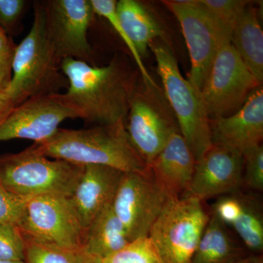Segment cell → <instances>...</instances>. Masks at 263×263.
Segmentation results:
<instances>
[{
  "mask_svg": "<svg viewBox=\"0 0 263 263\" xmlns=\"http://www.w3.org/2000/svg\"><path fill=\"white\" fill-rule=\"evenodd\" d=\"M61 70L68 86L66 98L80 118L97 125L124 122L138 87L136 72L127 59L116 56L110 63L98 67L65 58Z\"/></svg>",
  "mask_w": 263,
  "mask_h": 263,
  "instance_id": "obj_1",
  "label": "cell"
},
{
  "mask_svg": "<svg viewBox=\"0 0 263 263\" xmlns=\"http://www.w3.org/2000/svg\"><path fill=\"white\" fill-rule=\"evenodd\" d=\"M46 157L85 166H108L124 173H146L148 167L129 139L125 123L89 129H60L46 142L34 143Z\"/></svg>",
  "mask_w": 263,
  "mask_h": 263,
  "instance_id": "obj_2",
  "label": "cell"
},
{
  "mask_svg": "<svg viewBox=\"0 0 263 263\" xmlns=\"http://www.w3.org/2000/svg\"><path fill=\"white\" fill-rule=\"evenodd\" d=\"M61 62L46 32L44 6L37 2L34 4L32 27L13 53L11 83L7 91L16 105L32 97L67 89Z\"/></svg>",
  "mask_w": 263,
  "mask_h": 263,
  "instance_id": "obj_3",
  "label": "cell"
},
{
  "mask_svg": "<svg viewBox=\"0 0 263 263\" xmlns=\"http://www.w3.org/2000/svg\"><path fill=\"white\" fill-rule=\"evenodd\" d=\"M84 169V166L49 158L33 144L18 153L0 156V183L25 199L44 195L70 197Z\"/></svg>",
  "mask_w": 263,
  "mask_h": 263,
  "instance_id": "obj_4",
  "label": "cell"
},
{
  "mask_svg": "<svg viewBox=\"0 0 263 263\" xmlns=\"http://www.w3.org/2000/svg\"><path fill=\"white\" fill-rule=\"evenodd\" d=\"M149 48L180 133L197 162L213 145L210 119L201 93L181 75L172 50L162 38L151 43Z\"/></svg>",
  "mask_w": 263,
  "mask_h": 263,
  "instance_id": "obj_5",
  "label": "cell"
},
{
  "mask_svg": "<svg viewBox=\"0 0 263 263\" xmlns=\"http://www.w3.org/2000/svg\"><path fill=\"white\" fill-rule=\"evenodd\" d=\"M202 202L183 195L164 205L148 233L162 263H190L210 218Z\"/></svg>",
  "mask_w": 263,
  "mask_h": 263,
  "instance_id": "obj_6",
  "label": "cell"
},
{
  "mask_svg": "<svg viewBox=\"0 0 263 263\" xmlns=\"http://www.w3.org/2000/svg\"><path fill=\"white\" fill-rule=\"evenodd\" d=\"M16 226L27 241L62 248L83 247L84 230L70 197L28 199Z\"/></svg>",
  "mask_w": 263,
  "mask_h": 263,
  "instance_id": "obj_7",
  "label": "cell"
},
{
  "mask_svg": "<svg viewBox=\"0 0 263 263\" xmlns=\"http://www.w3.org/2000/svg\"><path fill=\"white\" fill-rule=\"evenodd\" d=\"M162 3L181 25L191 60L188 81L201 92L216 53L221 46L231 43V41L200 0H167Z\"/></svg>",
  "mask_w": 263,
  "mask_h": 263,
  "instance_id": "obj_8",
  "label": "cell"
},
{
  "mask_svg": "<svg viewBox=\"0 0 263 263\" xmlns=\"http://www.w3.org/2000/svg\"><path fill=\"white\" fill-rule=\"evenodd\" d=\"M259 86L233 45L221 46L200 92L209 119L236 113Z\"/></svg>",
  "mask_w": 263,
  "mask_h": 263,
  "instance_id": "obj_9",
  "label": "cell"
},
{
  "mask_svg": "<svg viewBox=\"0 0 263 263\" xmlns=\"http://www.w3.org/2000/svg\"><path fill=\"white\" fill-rule=\"evenodd\" d=\"M160 87L138 86L128 112L125 127L133 146L149 166L171 136L179 131Z\"/></svg>",
  "mask_w": 263,
  "mask_h": 263,
  "instance_id": "obj_10",
  "label": "cell"
},
{
  "mask_svg": "<svg viewBox=\"0 0 263 263\" xmlns=\"http://www.w3.org/2000/svg\"><path fill=\"white\" fill-rule=\"evenodd\" d=\"M79 118L65 93L32 97L16 105L0 125V142L26 139L40 144L49 140L66 119Z\"/></svg>",
  "mask_w": 263,
  "mask_h": 263,
  "instance_id": "obj_11",
  "label": "cell"
},
{
  "mask_svg": "<svg viewBox=\"0 0 263 263\" xmlns=\"http://www.w3.org/2000/svg\"><path fill=\"white\" fill-rule=\"evenodd\" d=\"M169 199L152 179L149 171L124 173L112 208L132 241L148 236L151 228Z\"/></svg>",
  "mask_w": 263,
  "mask_h": 263,
  "instance_id": "obj_12",
  "label": "cell"
},
{
  "mask_svg": "<svg viewBox=\"0 0 263 263\" xmlns=\"http://www.w3.org/2000/svg\"><path fill=\"white\" fill-rule=\"evenodd\" d=\"M43 4L46 32L58 58L91 65L87 34L95 13L91 0H50Z\"/></svg>",
  "mask_w": 263,
  "mask_h": 263,
  "instance_id": "obj_13",
  "label": "cell"
},
{
  "mask_svg": "<svg viewBox=\"0 0 263 263\" xmlns=\"http://www.w3.org/2000/svg\"><path fill=\"white\" fill-rule=\"evenodd\" d=\"M243 156L224 147L212 146L195 164L185 195L205 199L237 193L243 186Z\"/></svg>",
  "mask_w": 263,
  "mask_h": 263,
  "instance_id": "obj_14",
  "label": "cell"
},
{
  "mask_svg": "<svg viewBox=\"0 0 263 263\" xmlns=\"http://www.w3.org/2000/svg\"><path fill=\"white\" fill-rule=\"evenodd\" d=\"M212 144L243 155L261 145L263 138V89L259 86L249 95L234 114L210 120Z\"/></svg>",
  "mask_w": 263,
  "mask_h": 263,
  "instance_id": "obj_15",
  "label": "cell"
},
{
  "mask_svg": "<svg viewBox=\"0 0 263 263\" xmlns=\"http://www.w3.org/2000/svg\"><path fill=\"white\" fill-rule=\"evenodd\" d=\"M124 172L108 166L88 164L72 196L71 202L84 230L112 203Z\"/></svg>",
  "mask_w": 263,
  "mask_h": 263,
  "instance_id": "obj_16",
  "label": "cell"
},
{
  "mask_svg": "<svg viewBox=\"0 0 263 263\" xmlns=\"http://www.w3.org/2000/svg\"><path fill=\"white\" fill-rule=\"evenodd\" d=\"M196 160L179 131L171 136L162 152L148 166L152 179L170 198L187 193Z\"/></svg>",
  "mask_w": 263,
  "mask_h": 263,
  "instance_id": "obj_17",
  "label": "cell"
},
{
  "mask_svg": "<svg viewBox=\"0 0 263 263\" xmlns=\"http://www.w3.org/2000/svg\"><path fill=\"white\" fill-rule=\"evenodd\" d=\"M231 44L259 84L263 81V32L257 8L247 6L232 33Z\"/></svg>",
  "mask_w": 263,
  "mask_h": 263,
  "instance_id": "obj_18",
  "label": "cell"
},
{
  "mask_svg": "<svg viewBox=\"0 0 263 263\" xmlns=\"http://www.w3.org/2000/svg\"><path fill=\"white\" fill-rule=\"evenodd\" d=\"M130 242L112 203L100 213L84 230L83 248L90 255L103 259Z\"/></svg>",
  "mask_w": 263,
  "mask_h": 263,
  "instance_id": "obj_19",
  "label": "cell"
},
{
  "mask_svg": "<svg viewBox=\"0 0 263 263\" xmlns=\"http://www.w3.org/2000/svg\"><path fill=\"white\" fill-rule=\"evenodd\" d=\"M116 12L121 25L141 57L146 54L151 43L163 37V31L160 24L138 2H117Z\"/></svg>",
  "mask_w": 263,
  "mask_h": 263,
  "instance_id": "obj_20",
  "label": "cell"
},
{
  "mask_svg": "<svg viewBox=\"0 0 263 263\" xmlns=\"http://www.w3.org/2000/svg\"><path fill=\"white\" fill-rule=\"evenodd\" d=\"M240 254L226 224L213 213L190 263H235Z\"/></svg>",
  "mask_w": 263,
  "mask_h": 263,
  "instance_id": "obj_21",
  "label": "cell"
},
{
  "mask_svg": "<svg viewBox=\"0 0 263 263\" xmlns=\"http://www.w3.org/2000/svg\"><path fill=\"white\" fill-rule=\"evenodd\" d=\"M242 210L232 226L245 245L255 252L263 249V219L259 203L253 197L240 195Z\"/></svg>",
  "mask_w": 263,
  "mask_h": 263,
  "instance_id": "obj_22",
  "label": "cell"
},
{
  "mask_svg": "<svg viewBox=\"0 0 263 263\" xmlns=\"http://www.w3.org/2000/svg\"><path fill=\"white\" fill-rule=\"evenodd\" d=\"M26 241L27 263H101L81 248H62Z\"/></svg>",
  "mask_w": 263,
  "mask_h": 263,
  "instance_id": "obj_23",
  "label": "cell"
},
{
  "mask_svg": "<svg viewBox=\"0 0 263 263\" xmlns=\"http://www.w3.org/2000/svg\"><path fill=\"white\" fill-rule=\"evenodd\" d=\"M91 3L92 5L95 14L100 15L106 19L114 30L122 38L123 42L125 43L128 49L130 52L133 60L136 62L137 67H138L143 84L147 87L159 88L152 76H150L149 72L147 70L146 66L143 63V59L135 46L134 43L131 41L130 38L127 35V33L124 30L119 22L117 12H116L117 1H114V0H91Z\"/></svg>",
  "mask_w": 263,
  "mask_h": 263,
  "instance_id": "obj_24",
  "label": "cell"
},
{
  "mask_svg": "<svg viewBox=\"0 0 263 263\" xmlns=\"http://www.w3.org/2000/svg\"><path fill=\"white\" fill-rule=\"evenodd\" d=\"M100 260L101 263H162L148 236L132 240L120 250Z\"/></svg>",
  "mask_w": 263,
  "mask_h": 263,
  "instance_id": "obj_25",
  "label": "cell"
},
{
  "mask_svg": "<svg viewBox=\"0 0 263 263\" xmlns=\"http://www.w3.org/2000/svg\"><path fill=\"white\" fill-rule=\"evenodd\" d=\"M215 18L221 30L231 41L232 33L237 21L250 1L245 0H200Z\"/></svg>",
  "mask_w": 263,
  "mask_h": 263,
  "instance_id": "obj_26",
  "label": "cell"
},
{
  "mask_svg": "<svg viewBox=\"0 0 263 263\" xmlns=\"http://www.w3.org/2000/svg\"><path fill=\"white\" fill-rule=\"evenodd\" d=\"M26 241L18 227L0 226V260L24 261Z\"/></svg>",
  "mask_w": 263,
  "mask_h": 263,
  "instance_id": "obj_27",
  "label": "cell"
},
{
  "mask_svg": "<svg viewBox=\"0 0 263 263\" xmlns=\"http://www.w3.org/2000/svg\"><path fill=\"white\" fill-rule=\"evenodd\" d=\"M243 186L257 191L263 190V147H252L243 154Z\"/></svg>",
  "mask_w": 263,
  "mask_h": 263,
  "instance_id": "obj_28",
  "label": "cell"
},
{
  "mask_svg": "<svg viewBox=\"0 0 263 263\" xmlns=\"http://www.w3.org/2000/svg\"><path fill=\"white\" fill-rule=\"evenodd\" d=\"M27 200L10 193L0 183V226H17L23 214Z\"/></svg>",
  "mask_w": 263,
  "mask_h": 263,
  "instance_id": "obj_29",
  "label": "cell"
},
{
  "mask_svg": "<svg viewBox=\"0 0 263 263\" xmlns=\"http://www.w3.org/2000/svg\"><path fill=\"white\" fill-rule=\"evenodd\" d=\"M242 210L240 194H230L221 197L216 202L214 212L223 223L232 226L239 217Z\"/></svg>",
  "mask_w": 263,
  "mask_h": 263,
  "instance_id": "obj_30",
  "label": "cell"
},
{
  "mask_svg": "<svg viewBox=\"0 0 263 263\" xmlns=\"http://www.w3.org/2000/svg\"><path fill=\"white\" fill-rule=\"evenodd\" d=\"M26 5L24 0H0V27L7 34L16 27Z\"/></svg>",
  "mask_w": 263,
  "mask_h": 263,
  "instance_id": "obj_31",
  "label": "cell"
},
{
  "mask_svg": "<svg viewBox=\"0 0 263 263\" xmlns=\"http://www.w3.org/2000/svg\"><path fill=\"white\" fill-rule=\"evenodd\" d=\"M15 48L9 51L0 53V89H8L11 83L12 63Z\"/></svg>",
  "mask_w": 263,
  "mask_h": 263,
  "instance_id": "obj_32",
  "label": "cell"
},
{
  "mask_svg": "<svg viewBox=\"0 0 263 263\" xmlns=\"http://www.w3.org/2000/svg\"><path fill=\"white\" fill-rule=\"evenodd\" d=\"M15 106L16 104L7 90L0 89V125L5 122Z\"/></svg>",
  "mask_w": 263,
  "mask_h": 263,
  "instance_id": "obj_33",
  "label": "cell"
},
{
  "mask_svg": "<svg viewBox=\"0 0 263 263\" xmlns=\"http://www.w3.org/2000/svg\"><path fill=\"white\" fill-rule=\"evenodd\" d=\"M15 47V45L12 40L8 37L7 32L0 27V53L9 51Z\"/></svg>",
  "mask_w": 263,
  "mask_h": 263,
  "instance_id": "obj_34",
  "label": "cell"
},
{
  "mask_svg": "<svg viewBox=\"0 0 263 263\" xmlns=\"http://www.w3.org/2000/svg\"><path fill=\"white\" fill-rule=\"evenodd\" d=\"M0 263H27L24 261L0 260Z\"/></svg>",
  "mask_w": 263,
  "mask_h": 263,
  "instance_id": "obj_35",
  "label": "cell"
}]
</instances>
